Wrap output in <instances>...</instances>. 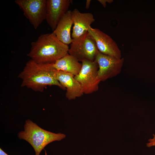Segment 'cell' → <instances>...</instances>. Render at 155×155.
Returning <instances> with one entry per match:
<instances>
[{"mask_svg": "<svg viewBox=\"0 0 155 155\" xmlns=\"http://www.w3.org/2000/svg\"><path fill=\"white\" fill-rule=\"evenodd\" d=\"M53 63H39L32 59L28 61L18 76L22 80L21 86L40 92L50 86L65 90L57 79L58 71L54 67Z\"/></svg>", "mask_w": 155, "mask_h": 155, "instance_id": "6da1fadb", "label": "cell"}, {"mask_svg": "<svg viewBox=\"0 0 155 155\" xmlns=\"http://www.w3.org/2000/svg\"><path fill=\"white\" fill-rule=\"evenodd\" d=\"M27 55L39 63H54L68 54V45L61 42L53 33L40 35L31 43Z\"/></svg>", "mask_w": 155, "mask_h": 155, "instance_id": "7a4b0ae2", "label": "cell"}, {"mask_svg": "<svg viewBox=\"0 0 155 155\" xmlns=\"http://www.w3.org/2000/svg\"><path fill=\"white\" fill-rule=\"evenodd\" d=\"M65 134L56 133L46 130L28 119L25 121L24 130L19 132L18 137L28 142L34 148L35 155H40L44 148L48 144L55 141L64 138Z\"/></svg>", "mask_w": 155, "mask_h": 155, "instance_id": "3957f363", "label": "cell"}, {"mask_svg": "<svg viewBox=\"0 0 155 155\" xmlns=\"http://www.w3.org/2000/svg\"><path fill=\"white\" fill-rule=\"evenodd\" d=\"M98 52L94 39L88 32L78 38L73 39L68 53L82 62L94 61Z\"/></svg>", "mask_w": 155, "mask_h": 155, "instance_id": "277c9868", "label": "cell"}, {"mask_svg": "<svg viewBox=\"0 0 155 155\" xmlns=\"http://www.w3.org/2000/svg\"><path fill=\"white\" fill-rule=\"evenodd\" d=\"M79 73L74 76L80 84L84 94H89L97 91L100 81L98 78V66L95 61H84Z\"/></svg>", "mask_w": 155, "mask_h": 155, "instance_id": "5b68a950", "label": "cell"}, {"mask_svg": "<svg viewBox=\"0 0 155 155\" xmlns=\"http://www.w3.org/2000/svg\"><path fill=\"white\" fill-rule=\"evenodd\" d=\"M15 2L35 29L45 20L46 0H16Z\"/></svg>", "mask_w": 155, "mask_h": 155, "instance_id": "8992f818", "label": "cell"}, {"mask_svg": "<svg viewBox=\"0 0 155 155\" xmlns=\"http://www.w3.org/2000/svg\"><path fill=\"white\" fill-rule=\"evenodd\" d=\"M98 69V78L100 81H104L119 74L121 70L124 59L98 53L95 59Z\"/></svg>", "mask_w": 155, "mask_h": 155, "instance_id": "52a82bcc", "label": "cell"}, {"mask_svg": "<svg viewBox=\"0 0 155 155\" xmlns=\"http://www.w3.org/2000/svg\"><path fill=\"white\" fill-rule=\"evenodd\" d=\"M88 32L94 39L99 52L118 59L122 58L121 51L117 44L110 36L99 29L91 26Z\"/></svg>", "mask_w": 155, "mask_h": 155, "instance_id": "ba28073f", "label": "cell"}, {"mask_svg": "<svg viewBox=\"0 0 155 155\" xmlns=\"http://www.w3.org/2000/svg\"><path fill=\"white\" fill-rule=\"evenodd\" d=\"M71 1L46 0L45 20L53 31L61 19L69 10Z\"/></svg>", "mask_w": 155, "mask_h": 155, "instance_id": "9c48e42d", "label": "cell"}, {"mask_svg": "<svg viewBox=\"0 0 155 155\" xmlns=\"http://www.w3.org/2000/svg\"><path fill=\"white\" fill-rule=\"evenodd\" d=\"M73 25L71 37L75 39L88 32L89 28L95 21L93 15L90 13H81L76 9L71 11Z\"/></svg>", "mask_w": 155, "mask_h": 155, "instance_id": "30bf717a", "label": "cell"}, {"mask_svg": "<svg viewBox=\"0 0 155 155\" xmlns=\"http://www.w3.org/2000/svg\"><path fill=\"white\" fill-rule=\"evenodd\" d=\"M57 78L62 86L66 90L65 96L68 100L74 99L84 94L80 84L72 74L58 71Z\"/></svg>", "mask_w": 155, "mask_h": 155, "instance_id": "8fae6325", "label": "cell"}, {"mask_svg": "<svg viewBox=\"0 0 155 155\" xmlns=\"http://www.w3.org/2000/svg\"><path fill=\"white\" fill-rule=\"evenodd\" d=\"M71 11L69 10L60 20L53 33L64 44H71L73 39L71 35V30L73 24Z\"/></svg>", "mask_w": 155, "mask_h": 155, "instance_id": "7c38bea8", "label": "cell"}, {"mask_svg": "<svg viewBox=\"0 0 155 155\" xmlns=\"http://www.w3.org/2000/svg\"><path fill=\"white\" fill-rule=\"evenodd\" d=\"M53 65L57 71L69 73L74 76L79 73L82 67V63L68 53L57 61Z\"/></svg>", "mask_w": 155, "mask_h": 155, "instance_id": "4fadbf2b", "label": "cell"}, {"mask_svg": "<svg viewBox=\"0 0 155 155\" xmlns=\"http://www.w3.org/2000/svg\"><path fill=\"white\" fill-rule=\"evenodd\" d=\"M153 137L148 140V142L146 144V146L148 147L155 146V135L153 134Z\"/></svg>", "mask_w": 155, "mask_h": 155, "instance_id": "5bb4252c", "label": "cell"}, {"mask_svg": "<svg viewBox=\"0 0 155 155\" xmlns=\"http://www.w3.org/2000/svg\"><path fill=\"white\" fill-rule=\"evenodd\" d=\"M100 3L102 4L104 7H105L106 5V3H111L113 2L112 0H98Z\"/></svg>", "mask_w": 155, "mask_h": 155, "instance_id": "9a60e30c", "label": "cell"}, {"mask_svg": "<svg viewBox=\"0 0 155 155\" xmlns=\"http://www.w3.org/2000/svg\"><path fill=\"white\" fill-rule=\"evenodd\" d=\"M91 1V0H86V9H88L89 8Z\"/></svg>", "mask_w": 155, "mask_h": 155, "instance_id": "2e32d148", "label": "cell"}, {"mask_svg": "<svg viewBox=\"0 0 155 155\" xmlns=\"http://www.w3.org/2000/svg\"><path fill=\"white\" fill-rule=\"evenodd\" d=\"M0 155H9L5 153L1 148H0Z\"/></svg>", "mask_w": 155, "mask_h": 155, "instance_id": "e0dca14e", "label": "cell"}]
</instances>
